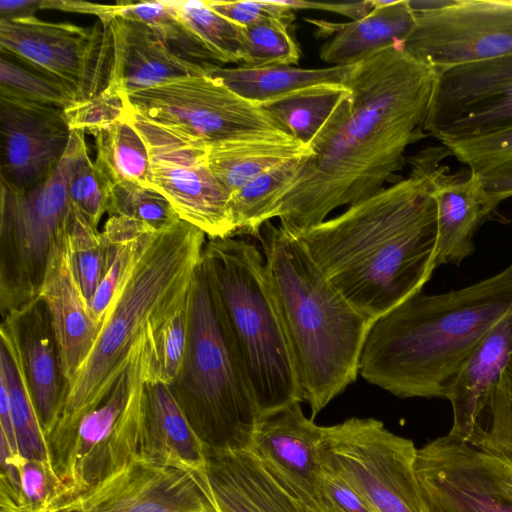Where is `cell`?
<instances>
[{
	"mask_svg": "<svg viewBox=\"0 0 512 512\" xmlns=\"http://www.w3.org/2000/svg\"><path fill=\"white\" fill-rule=\"evenodd\" d=\"M435 78V69L402 45L354 64L343 81L352 94L350 108L281 200L279 226L298 237L335 209L397 182L408 146L424 137Z\"/></svg>",
	"mask_w": 512,
	"mask_h": 512,
	"instance_id": "cell-1",
	"label": "cell"
},
{
	"mask_svg": "<svg viewBox=\"0 0 512 512\" xmlns=\"http://www.w3.org/2000/svg\"><path fill=\"white\" fill-rule=\"evenodd\" d=\"M447 154L444 146L422 151L409 177L297 237L370 323L421 293L432 277L437 241L432 171Z\"/></svg>",
	"mask_w": 512,
	"mask_h": 512,
	"instance_id": "cell-2",
	"label": "cell"
},
{
	"mask_svg": "<svg viewBox=\"0 0 512 512\" xmlns=\"http://www.w3.org/2000/svg\"><path fill=\"white\" fill-rule=\"evenodd\" d=\"M512 313V262L441 294L419 293L375 320L359 374L399 398H445L481 339Z\"/></svg>",
	"mask_w": 512,
	"mask_h": 512,
	"instance_id": "cell-3",
	"label": "cell"
},
{
	"mask_svg": "<svg viewBox=\"0 0 512 512\" xmlns=\"http://www.w3.org/2000/svg\"><path fill=\"white\" fill-rule=\"evenodd\" d=\"M256 238L302 402L309 404L313 419L356 380L372 323L331 284L297 237L268 221Z\"/></svg>",
	"mask_w": 512,
	"mask_h": 512,
	"instance_id": "cell-4",
	"label": "cell"
},
{
	"mask_svg": "<svg viewBox=\"0 0 512 512\" xmlns=\"http://www.w3.org/2000/svg\"><path fill=\"white\" fill-rule=\"evenodd\" d=\"M205 236L183 220L143 235L92 350L67 386L55 425L102 402L129 366L134 346L149 327L162 326L189 301Z\"/></svg>",
	"mask_w": 512,
	"mask_h": 512,
	"instance_id": "cell-5",
	"label": "cell"
},
{
	"mask_svg": "<svg viewBox=\"0 0 512 512\" xmlns=\"http://www.w3.org/2000/svg\"><path fill=\"white\" fill-rule=\"evenodd\" d=\"M202 263L220 301L260 415L296 401L302 403L263 254L253 243L234 236L209 239Z\"/></svg>",
	"mask_w": 512,
	"mask_h": 512,
	"instance_id": "cell-6",
	"label": "cell"
},
{
	"mask_svg": "<svg viewBox=\"0 0 512 512\" xmlns=\"http://www.w3.org/2000/svg\"><path fill=\"white\" fill-rule=\"evenodd\" d=\"M189 311L186 359L170 387L207 449L249 450L260 412L202 261Z\"/></svg>",
	"mask_w": 512,
	"mask_h": 512,
	"instance_id": "cell-7",
	"label": "cell"
},
{
	"mask_svg": "<svg viewBox=\"0 0 512 512\" xmlns=\"http://www.w3.org/2000/svg\"><path fill=\"white\" fill-rule=\"evenodd\" d=\"M158 329L149 327L134 346L129 366L102 402L70 421L56 424L47 435L58 481L50 512H57L140 458L147 383Z\"/></svg>",
	"mask_w": 512,
	"mask_h": 512,
	"instance_id": "cell-8",
	"label": "cell"
},
{
	"mask_svg": "<svg viewBox=\"0 0 512 512\" xmlns=\"http://www.w3.org/2000/svg\"><path fill=\"white\" fill-rule=\"evenodd\" d=\"M85 132L72 130L68 148L53 172L27 192L1 185L0 308L2 318L39 296L52 245L72 203L69 177Z\"/></svg>",
	"mask_w": 512,
	"mask_h": 512,
	"instance_id": "cell-9",
	"label": "cell"
},
{
	"mask_svg": "<svg viewBox=\"0 0 512 512\" xmlns=\"http://www.w3.org/2000/svg\"><path fill=\"white\" fill-rule=\"evenodd\" d=\"M411 439L374 418L323 426L320 459L349 483L373 512H431L416 473Z\"/></svg>",
	"mask_w": 512,
	"mask_h": 512,
	"instance_id": "cell-10",
	"label": "cell"
},
{
	"mask_svg": "<svg viewBox=\"0 0 512 512\" xmlns=\"http://www.w3.org/2000/svg\"><path fill=\"white\" fill-rule=\"evenodd\" d=\"M126 100L133 113L206 145L292 137L262 107L208 74L170 81Z\"/></svg>",
	"mask_w": 512,
	"mask_h": 512,
	"instance_id": "cell-11",
	"label": "cell"
},
{
	"mask_svg": "<svg viewBox=\"0 0 512 512\" xmlns=\"http://www.w3.org/2000/svg\"><path fill=\"white\" fill-rule=\"evenodd\" d=\"M1 55L71 90L83 103L108 81L111 38L101 22L84 27L34 16L0 19Z\"/></svg>",
	"mask_w": 512,
	"mask_h": 512,
	"instance_id": "cell-12",
	"label": "cell"
},
{
	"mask_svg": "<svg viewBox=\"0 0 512 512\" xmlns=\"http://www.w3.org/2000/svg\"><path fill=\"white\" fill-rule=\"evenodd\" d=\"M128 117L147 147L153 189L171 203L181 220L209 239L234 236L231 195L210 169L206 144L129 108Z\"/></svg>",
	"mask_w": 512,
	"mask_h": 512,
	"instance_id": "cell-13",
	"label": "cell"
},
{
	"mask_svg": "<svg viewBox=\"0 0 512 512\" xmlns=\"http://www.w3.org/2000/svg\"><path fill=\"white\" fill-rule=\"evenodd\" d=\"M414 13L403 48L436 71L512 55V1L452 0Z\"/></svg>",
	"mask_w": 512,
	"mask_h": 512,
	"instance_id": "cell-14",
	"label": "cell"
},
{
	"mask_svg": "<svg viewBox=\"0 0 512 512\" xmlns=\"http://www.w3.org/2000/svg\"><path fill=\"white\" fill-rule=\"evenodd\" d=\"M416 473L431 512H512L507 464L448 434L418 449Z\"/></svg>",
	"mask_w": 512,
	"mask_h": 512,
	"instance_id": "cell-15",
	"label": "cell"
},
{
	"mask_svg": "<svg viewBox=\"0 0 512 512\" xmlns=\"http://www.w3.org/2000/svg\"><path fill=\"white\" fill-rule=\"evenodd\" d=\"M511 125L512 55L436 71L427 134L445 144Z\"/></svg>",
	"mask_w": 512,
	"mask_h": 512,
	"instance_id": "cell-16",
	"label": "cell"
},
{
	"mask_svg": "<svg viewBox=\"0 0 512 512\" xmlns=\"http://www.w3.org/2000/svg\"><path fill=\"white\" fill-rule=\"evenodd\" d=\"M57 512H217L206 480L136 459Z\"/></svg>",
	"mask_w": 512,
	"mask_h": 512,
	"instance_id": "cell-17",
	"label": "cell"
},
{
	"mask_svg": "<svg viewBox=\"0 0 512 512\" xmlns=\"http://www.w3.org/2000/svg\"><path fill=\"white\" fill-rule=\"evenodd\" d=\"M1 185L27 192L63 158L72 134L65 110L0 93Z\"/></svg>",
	"mask_w": 512,
	"mask_h": 512,
	"instance_id": "cell-18",
	"label": "cell"
},
{
	"mask_svg": "<svg viewBox=\"0 0 512 512\" xmlns=\"http://www.w3.org/2000/svg\"><path fill=\"white\" fill-rule=\"evenodd\" d=\"M323 426L296 401L261 414L249 451L266 472L309 511L322 510L320 443Z\"/></svg>",
	"mask_w": 512,
	"mask_h": 512,
	"instance_id": "cell-19",
	"label": "cell"
},
{
	"mask_svg": "<svg viewBox=\"0 0 512 512\" xmlns=\"http://www.w3.org/2000/svg\"><path fill=\"white\" fill-rule=\"evenodd\" d=\"M72 209L52 245L38 296L50 316L67 386L102 328L91 312L76 272L70 241Z\"/></svg>",
	"mask_w": 512,
	"mask_h": 512,
	"instance_id": "cell-20",
	"label": "cell"
},
{
	"mask_svg": "<svg viewBox=\"0 0 512 512\" xmlns=\"http://www.w3.org/2000/svg\"><path fill=\"white\" fill-rule=\"evenodd\" d=\"M104 26H108L111 38L106 86L124 97L209 72V69L175 54L148 25L140 21L114 16Z\"/></svg>",
	"mask_w": 512,
	"mask_h": 512,
	"instance_id": "cell-21",
	"label": "cell"
},
{
	"mask_svg": "<svg viewBox=\"0 0 512 512\" xmlns=\"http://www.w3.org/2000/svg\"><path fill=\"white\" fill-rule=\"evenodd\" d=\"M512 363V313L477 344L448 386L452 406L449 436L470 444L482 429L501 374Z\"/></svg>",
	"mask_w": 512,
	"mask_h": 512,
	"instance_id": "cell-22",
	"label": "cell"
},
{
	"mask_svg": "<svg viewBox=\"0 0 512 512\" xmlns=\"http://www.w3.org/2000/svg\"><path fill=\"white\" fill-rule=\"evenodd\" d=\"M439 160L432 171L437 213V241L432 266L460 264L474 252V237L499 204L483 187L478 173L447 174Z\"/></svg>",
	"mask_w": 512,
	"mask_h": 512,
	"instance_id": "cell-23",
	"label": "cell"
},
{
	"mask_svg": "<svg viewBox=\"0 0 512 512\" xmlns=\"http://www.w3.org/2000/svg\"><path fill=\"white\" fill-rule=\"evenodd\" d=\"M206 484L217 512H309L249 450L207 449Z\"/></svg>",
	"mask_w": 512,
	"mask_h": 512,
	"instance_id": "cell-24",
	"label": "cell"
},
{
	"mask_svg": "<svg viewBox=\"0 0 512 512\" xmlns=\"http://www.w3.org/2000/svg\"><path fill=\"white\" fill-rule=\"evenodd\" d=\"M2 321L16 334L29 390L47 437L58 419L67 387L48 310L37 297Z\"/></svg>",
	"mask_w": 512,
	"mask_h": 512,
	"instance_id": "cell-25",
	"label": "cell"
},
{
	"mask_svg": "<svg viewBox=\"0 0 512 512\" xmlns=\"http://www.w3.org/2000/svg\"><path fill=\"white\" fill-rule=\"evenodd\" d=\"M374 8L365 17L345 23L305 18L316 27V36L330 38L320 48V59L332 66L354 65L369 55L404 45L416 25L409 0H373Z\"/></svg>",
	"mask_w": 512,
	"mask_h": 512,
	"instance_id": "cell-26",
	"label": "cell"
},
{
	"mask_svg": "<svg viewBox=\"0 0 512 512\" xmlns=\"http://www.w3.org/2000/svg\"><path fill=\"white\" fill-rule=\"evenodd\" d=\"M207 447L190 425L171 387L147 383L140 459L206 479Z\"/></svg>",
	"mask_w": 512,
	"mask_h": 512,
	"instance_id": "cell-27",
	"label": "cell"
},
{
	"mask_svg": "<svg viewBox=\"0 0 512 512\" xmlns=\"http://www.w3.org/2000/svg\"><path fill=\"white\" fill-rule=\"evenodd\" d=\"M352 94L343 83L304 88L262 107L290 136L315 150L345 117Z\"/></svg>",
	"mask_w": 512,
	"mask_h": 512,
	"instance_id": "cell-28",
	"label": "cell"
},
{
	"mask_svg": "<svg viewBox=\"0 0 512 512\" xmlns=\"http://www.w3.org/2000/svg\"><path fill=\"white\" fill-rule=\"evenodd\" d=\"M206 147L210 169L230 195L277 165L315 155L294 137L222 141Z\"/></svg>",
	"mask_w": 512,
	"mask_h": 512,
	"instance_id": "cell-29",
	"label": "cell"
},
{
	"mask_svg": "<svg viewBox=\"0 0 512 512\" xmlns=\"http://www.w3.org/2000/svg\"><path fill=\"white\" fill-rule=\"evenodd\" d=\"M0 335V380L8 391L19 455L21 459L39 461L52 468L48 442L29 390L16 334L9 323L2 321Z\"/></svg>",
	"mask_w": 512,
	"mask_h": 512,
	"instance_id": "cell-30",
	"label": "cell"
},
{
	"mask_svg": "<svg viewBox=\"0 0 512 512\" xmlns=\"http://www.w3.org/2000/svg\"><path fill=\"white\" fill-rule=\"evenodd\" d=\"M352 66L319 69L285 65L260 68L216 66L208 75L221 80L242 98L261 106L304 88L322 84H342Z\"/></svg>",
	"mask_w": 512,
	"mask_h": 512,
	"instance_id": "cell-31",
	"label": "cell"
},
{
	"mask_svg": "<svg viewBox=\"0 0 512 512\" xmlns=\"http://www.w3.org/2000/svg\"><path fill=\"white\" fill-rule=\"evenodd\" d=\"M310 157L277 165L231 194L234 236L247 234L257 237L261 227L276 218L281 200L298 182Z\"/></svg>",
	"mask_w": 512,
	"mask_h": 512,
	"instance_id": "cell-32",
	"label": "cell"
},
{
	"mask_svg": "<svg viewBox=\"0 0 512 512\" xmlns=\"http://www.w3.org/2000/svg\"><path fill=\"white\" fill-rule=\"evenodd\" d=\"M114 16L148 25L175 54L209 71L216 66H224L181 16L173 0L117 2L110 5L107 21Z\"/></svg>",
	"mask_w": 512,
	"mask_h": 512,
	"instance_id": "cell-33",
	"label": "cell"
},
{
	"mask_svg": "<svg viewBox=\"0 0 512 512\" xmlns=\"http://www.w3.org/2000/svg\"><path fill=\"white\" fill-rule=\"evenodd\" d=\"M95 164L111 186L135 184L152 188L147 147L127 115L98 130Z\"/></svg>",
	"mask_w": 512,
	"mask_h": 512,
	"instance_id": "cell-34",
	"label": "cell"
},
{
	"mask_svg": "<svg viewBox=\"0 0 512 512\" xmlns=\"http://www.w3.org/2000/svg\"><path fill=\"white\" fill-rule=\"evenodd\" d=\"M149 232L156 231L137 220L122 216L108 217L101 232L105 247L104 273L89 303L93 316L101 324L143 235Z\"/></svg>",
	"mask_w": 512,
	"mask_h": 512,
	"instance_id": "cell-35",
	"label": "cell"
},
{
	"mask_svg": "<svg viewBox=\"0 0 512 512\" xmlns=\"http://www.w3.org/2000/svg\"><path fill=\"white\" fill-rule=\"evenodd\" d=\"M173 4L221 64H242L243 27L215 12L206 0H173Z\"/></svg>",
	"mask_w": 512,
	"mask_h": 512,
	"instance_id": "cell-36",
	"label": "cell"
},
{
	"mask_svg": "<svg viewBox=\"0 0 512 512\" xmlns=\"http://www.w3.org/2000/svg\"><path fill=\"white\" fill-rule=\"evenodd\" d=\"M0 93L63 110L79 103L76 95L61 83L3 55L0 57Z\"/></svg>",
	"mask_w": 512,
	"mask_h": 512,
	"instance_id": "cell-37",
	"label": "cell"
},
{
	"mask_svg": "<svg viewBox=\"0 0 512 512\" xmlns=\"http://www.w3.org/2000/svg\"><path fill=\"white\" fill-rule=\"evenodd\" d=\"M107 213L137 220L154 231L170 228L181 220L161 193L135 184L111 186Z\"/></svg>",
	"mask_w": 512,
	"mask_h": 512,
	"instance_id": "cell-38",
	"label": "cell"
},
{
	"mask_svg": "<svg viewBox=\"0 0 512 512\" xmlns=\"http://www.w3.org/2000/svg\"><path fill=\"white\" fill-rule=\"evenodd\" d=\"M189 307L190 299L155 332L149 383L172 386L180 376L189 342Z\"/></svg>",
	"mask_w": 512,
	"mask_h": 512,
	"instance_id": "cell-39",
	"label": "cell"
},
{
	"mask_svg": "<svg viewBox=\"0 0 512 512\" xmlns=\"http://www.w3.org/2000/svg\"><path fill=\"white\" fill-rule=\"evenodd\" d=\"M288 28L279 21L243 27L244 58L239 66L260 68L298 64L300 48Z\"/></svg>",
	"mask_w": 512,
	"mask_h": 512,
	"instance_id": "cell-40",
	"label": "cell"
},
{
	"mask_svg": "<svg viewBox=\"0 0 512 512\" xmlns=\"http://www.w3.org/2000/svg\"><path fill=\"white\" fill-rule=\"evenodd\" d=\"M68 189L72 205L97 228L108 210L111 184L95 162L91 161L85 141L72 165Z\"/></svg>",
	"mask_w": 512,
	"mask_h": 512,
	"instance_id": "cell-41",
	"label": "cell"
},
{
	"mask_svg": "<svg viewBox=\"0 0 512 512\" xmlns=\"http://www.w3.org/2000/svg\"><path fill=\"white\" fill-rule=\"evenodd\" d=\"M486 416L470 445L512 463V363L501 374Z\"/></svg>",
	"mask_w": 512,
	"mask_h": 512,
	"instance_id": "cell-42",
	"label": "cell"
},
{
	"mask_svg": "<svg viewBox=\"0 0 512 512\" xmlns=\"http://www.w3.org/2000/svg\"><path fill=\"white\" fill-rule=\"evenodd\" d=\"M72 207L71 251L81 288L90 303L104 273L105 247L98 229Z\"/></svg>",
	"mask_w": 512,
	"mask_h": 512,
	"instance_id": "cell-43",
	"label": "cell"
},
{
	"mask_svg": "<svg viewBox=\"0 0 512 512\" xmlns=\"http://www.w3.org/2000/svg\"><path fill=\"white\" fill-rule=\"evenodd\" d=\"M443 146L471 172L481 174L512 160V125Z\"/></svg>",
	"mask_w": 512,
	"mask_h": 512,
	"instance_id": "cell-44",
	"label": "cell"
},
{
	"mask_svg": "<svg viewBox=\"0 0 512 512\" xmlns=\"http://www.w3.org/2000/svg\"><path fill=\"white\" fill-rule=\"evenodd\" d=\"M128 113L126 97L106 86L94 98L65 110L72 130L95 134Z\"/></svg>",
	"mask_w": 512,
	"mask_h": 512,
	"instance_id": "cell-45",
	"label": "cell"
},
{
	"mask_svg": "<svg viewBox=\"0 0 512 512\" xmlns=\"http://www.w3.org/2000/svg\"><path fill=\"white\" fill-rule=\"evenodd\" d=\"M206 2L215 12L241 27L266 21H279L290 26L295 20L294 10L283 1L206 0Z\"/></svg>",
	"mask_w": 512,
	"mask_h": 512,
	"instance_id": "cell-46",
	"label": "cell"
},
{
	"mask_svg": "<svg viewBox=\"0 0 512 512\" xmlns=\"http://www.w3.org/2000/svg\"><path fill=\"white\" fill-rule=\"evenodd\" d=\"M57 490L58 481L49 465L22 459L21 500L24 512H50Z\"/></svg>",
	"mask_w": 512,
	"mask_h": 512,
	"instance_id": "cell-47",
	"label": "cell"
},
{
	"mask_svg": "<svg viewBox=\"0 0 512 512\" xmlns=\"http://www.w3.org/2000/svg\"><path fill=\"white\" fill-rule=\"evenodd\" d=\"M320 485L321 511L332 507L340 512H373L365 499L349 483L323 464Z\"/></svg>",
	"mask_w": 512,
	"mask_h": 512,
	"instance_id": "cell-48",
	"label": "cell"
},
{
	"mask_svg": "<svg viewBox=\"0 0 512 512\" xmlns=\"http://www.w3.org/2000/svg\"><path fill=\"white\" fill-rule=\"evenodd\" d=\"M283 2L295 9H316L337 13L351 18V21L358 20L369 14L374 8L373 0L349 3H324L315 1L292 0Z\"/></svg>",
	"mask_w": 512,
	"mask_h": 512,
	"instance_id": "cell-49",
	"label": "cell"
},
{
	"mask_svg": "<svg viewBox=\"0 0 512 512\" xmlns=\"http://www.w3.org/2000/svg\"><path fill=\"white\" fill-rule=\"evenodd\" d=\"M479 175L486 192L498 204L512 196V160Z\"/></svg>",
	"mask_w": 512,
	"mask_h": 512,
	"instance_id": "cell-50",
	"label": "cell"
},
{
	"mask_svg": "<svg viewBox=\"0 0 512 512\" xmlns=\"http://www.w3.org/2000/svg\"><path fill=\"white\" fill-rule=\"evenodd\" d=\"M44 0H1L0 19H15L34 16L43 9Z\"/></svg>",
	"mask_w": 512,
	"mask_h": 512,
	"instance_id": "cell-51",
	"label": "cell"
},
{
	"mask_svg": "<svg viewBox=\"0 0 512 512\" xmlns=\"http://www.w3.org/2000/svg\"><path fill=\"white\" fill-rule=\"evenodd\" d=\"M309 512H313V511H309ZM321 512H340L339 510L335 509V508H332V507H328L326 509H324L323 511Z\"/></svg>",
	"mask_w": 512,
	"mask_h": 512,
	"instance_id": "cell-52",
	"label": "cell"
},
{
	"mask_svg": "<svg viewBox=\"0 0 512 512\" xmlns=\"http://www.w3.org/2000/svg\"><path fill=\"white\" fill-rule=\"evenodd\" d=\"M503 461H504V460H503ZM504 462H505V463L507 464V466H508V469H509V472H510V476H511V479H512V463H509V462H506V461H504Z\"/></svg>",
	"mask_w": 512,
	"mask_h": 512,
	"instance_id": "cell-53",
	"label": "cell"
}]
</instances>
